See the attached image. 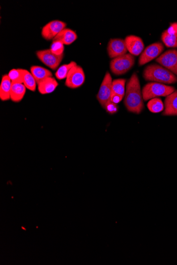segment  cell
Segmentation results:
<instances>
[{"instance_id": "ac0fdd59", "label": "cell", "mask_w": 177, "mask_h": 265, "mask_svg": "<svg viewBox=\"0 0 177 265\" xmlns=\"http://www.w3.org/2000/svg\"><path fill=\"white\" fill-rule=\"evenodd\" d=\"M30 73L34 77L37 84L49 77H52L51 72L46 68L39 66H32L30 67Z\"/></svg>"}, {"instance_id": "5bb4252c", "label": "cell", "mask_w": 177, "mask_h": 265, "mask_svg": "<svg viewBox=\"0 0 177 265\" xmlns=\"http://www.w3.org/2000/svg\"><path fill=\"white\" fill-rule=\"evenodd\" d=\"M58 83L53 77H49L37 84L39 92L41 95H48L54 92L58 87Z\"/></svg>"}, {"instance_id": "e0dca14e", "label": "cell", "mask_w": 177, "mask_h": 265, "mask_svg": "<svg viewBox=\"0 0 177 265\" xmlns=\"http://www.w3.org/2000/svg\"><path fill=\"white\" fill-rule=\"evenodd\" d=\"M26 89L23 83H12L10 99L16 103L20 102L26 94Z\"/></svg>"}, {"instance_id": "6da1fadb", "label": "cell", "mask_w": 177, "mask_h": 265, "mask_svg": "<svg viewBox=\"0 0 177 265\" xmlns=\"http://www.w3.org/2000/svg\"><path fill=\"white\" fill-rule=\"evenodd\" d=\"M125 96L124 105L126 109L129 112L140 114L144 109V104L140 83L137 73H133L131 77L126 85Z\"/></svg>"}, {"instance_id": "8fae6325", "label": "cell", "mask_w": 177, "mask_h": 265, "mask_svg": "<svg viewBox=\"0 0 177 265\" xmlns=\"http://www.w3.org/2000/svg\"><path fill=\"white\" fill-rule=\"evenodd\" d=\"M125 40L120 38L112 39L109 40L107 52L109 57L115 58L127 54Z\"/></svg>"}, {"instance_id": "83f0119b", "label": "cell", "mask_w": 177, "mask_h": 265, "mask_svg": "<svg viewBox=\"0 0 177 265\" xmlns=\"http://www.w3.org/2000/svg\"><path fill=\"white\" fill-rule=\"evenodd\" d=\"M123 97L117 95H114V94H112L111 101L116 104H119L120 102L122 100Z\"/></svg>"}, {"instance_id": "7c38bea8", "label": "cell", "mask_w": 177, "mask_h": 265, "mask_svg": "<svg viewBox=\"0 0 177 265\" xmlns=\"http://www.w3.org/2000/svg\"><path fill=\"white\" fill-rule=\"evenodd\" d=\"M125 41L130 54L134 56L142 54L145 49L144 42L140 37L137 36H128L125 38Z\"/></svg>"}, {"instance_id": "ba28073f", "label": "cell", "mask_w": 177, "mask_h": 265, "mask_svg": "<svg viewBox=\"0 0 177 265\" xmlns=\"http://www.w3.org/2000/svg\"><path fill=\"white\" fill-rule=\"evenodd\" d=\"M156 62L177 75V50H168L156 59Z\"/></svg>"}, {"instance_id": "9a60e30c", "label": "cell", "mask_w": 177, "mask_h": 265, "mask_svg": "<svg viewBox=\"0 0 177 265\" xmlns=\"http://www.w3.org/2000/svg\"><path fill=\"white\" fill-rule=\"evenodd\" d=\"M77 38V34L74 31L65 28L58 34L53 39V41H60L64 45H69L72 44Z\"/></svg>"}, {"instance_id": "cb8c5ba5", "label": "cell", "mask_w": 177, "mask_h": 265, "mask_svg": "<svg viewBox=\"0 0 177 265\" xmlns=\"http://www.w3.org/2000/svg\"><path fill=\"white\" fill-rule=\"evenodd\" d=\"M12 83H23L24 69H12L8 73Z\"/></svg>"}, {"instance_id": "44dd1931", "label": "cell", "mask_w": 177, "mask_h": 265, "mask_svg": "<svg viewBox=\"0 0 177 265\" xmlns=\"http://www.w3.org/2000/svg\"><path fill=\"white\" fill-rule=\"evenodd\" d=\"M125 79H116L112 83V93L124 98L125 95Z\"/></svg>"}, {"instance_id": "603a6c76", "label": "cell", "mask_w": 177, "mask_h": 265, "mask_svg": "<svg viewBox=\"0 0 177 265\" xmlns=\"http://www.w3.org/2000/svg\"><path fill=\"white\" fill-rule=\"evenodd\" d=\"M162 39L167 47L177 48V34L170 35L165 30L162 33Z\"/></svg>"}, {"instance_id": "d6986e66", "label": "cell", "mask_w": 177, "mask_h": 265, "mask_svg": "<svg viewBox=\"0 0 177 265\" xmlns=\"http://www.w3.org/2000/svg\"><path fill=\"white\" fill-rule=\"evenodd\" d=\"M24 86L29 90L35 92L37 88V82L34 77L30 72L24 69L23 83Z\"/></svg>"}, {"instance_id": "7402d4cb", "label": "cell", "mask_w": 177, "mask_h": 265, "mask_svg": "<svg viewBox=\"0 0 177 265\" xmlns=\"http://www.w3.org/2000/svg\"><path fill=\"white\" fill-rule=\"evenodd\" d=\"M149 110L153 113H159L164 109V105L161 99L156 98L151 99L147 105Z\"/></svg>"}, {"instance_id": "4fadbf2b", "label": "cell", "mask_w": 177, "mask_h": 265, "mask_svg": "<svg viewBox=\"0 0 177 265\" xmlns=\"http://www.w3.org/2000/svg\"><path fill=\"white\" fill-rule=\"evenodd\" d=\"M163 115L165 116H177V91L167 97Z\"/></svg>"}, {"instance_id": "4316f807", "label": "cell", "mask_w": 177, "mask_h": 265, "mask_svg": "<svg viewBox=\"0 0 177 265\" xmlns=\"http://www.w3.org/2000/svg\"><path fill=\"white\" fill-rule=\"evenodd\" d=\"M166 30L170 35H176V34H177V22L172 23L170 27Z\"/></svg>"}, {"instance_id": "3957f363", "label": "cell", "mask_w": 177, "mask_h": 265, "mask_svg": "<svg viewBox=\"0 0 177 265\" xmlns=\"http://www.w3.org/2000/svg\"><path fill=\"white\" fill-rule=\"evenodd\" d=\"M175 91V88L162 83H149L142 90L143 99L145 101L158 97H167Z\"/></svg>"}, {"instance_id": "484cf974", "label": "cell", "mask_w": 177, "mask_h": 265, "mask_svg": "<svg viewBox=\"0 0 177 265\" xmlns=\"http://www.w3.org/2000/svg\"><path fill=\"white\" fill-rule=\"evenodd\" d=\"M105 109L108 114L113 115L116 114L119 110V107L117 106V104L114 103L110 100L108 102Z\"/></svg>"}, {"instance_id": "7a4b0ae2", "label": "cell", "mask_w": 177, "mask_h": 265, "mask_svg": "<svg viewBox=\"0 0 177 265\" xmlns=\"http://www.w3.org/2000/svg\"><path fill=\"white\" fill-rule=\"evenodd\" d=\"M146 81L159 83L174 84L177 82V76L167 68L157 64L148 66L143 72Z\"/></svg>"}, {"instance_id": "30bf717a", "label": "cell", "mask_w": 177, "mask_h": 265, "mask_svg": "<svg viewBox=\"0 0 177 265\" xmlns=\"http://www.w3.org/2000/svg\"><path fill=\"white\" fill-rule=\"evenodd\" d=\"M66 23L60 20L47 23L41 29V36L47 40H53L59 33L65 29Z\"/></svg>"}, {"instance_id": "d4e9b609", "label": "cell", "mask_w": 177, "mask_h": 265, "mask_svg": "<svg viewBox=\"0 0 177 265\" xmlns=\"http://www.w3.org/2000/svg\"><path fill=\"white\" fill-rule=\"evenodd\" d=\"M49 49L56 55H64V45L61 41H53Z\"/></svg>"}, {"instance_id": "5b68a950", "label": "cell", "mask_w": 177, "mask_h": 265, "mask_svg": "<svg viewBox=\"0 0 177 265\" xmlns=\"http://www.w3.org/2000/svg\"><path fill=\"white\" fill-rule=\"evenodd\" d=\"M112 78L110 73L107 72L97 94V98L101 106L105 109L108 102L111 100L112 93Z\"/></svg>"}, {"instance_id": "52a82bcc", "label": "cell", "mask_w": 177, "mask_h": 265, "mask_svg": "<svg viewBox=\"0 0 177 265\" xmlns=\"http://www.w3.org/2000/svg\"><path fill=\"white\" fill-rule=\"evenodd\" d=\"M36 56L42 63L54 71L57 69L64 57V55L54 54L50 49L37 51Z\"/></svg>"}, {"instance_id": "2e32d148", "label": "cell", "mask_w": 177, "mask_h": 265, "mask_svg": "<svg viewBox=\"0 0 177 265\" xmlns=\"http://www.w3.org/2000/svg\"><path fill=\"white\" fill-rule=\"evenodd\" d=\"M12 82L7 74L3 75L0 85V99L3 101L10 99Z\"/></svg>"}, {"instance_id": "ffe728a7", "label": "cell", "mask_w": 177, "mask_h": 265, "mask_svg": "<svg viewBox=\"0 0 177 265\" xmlns=\"http://www.w3.org/2000/svg\"><path fill=\"white\" fill-rule=\"evenodd\" d=\"M75 62L72 61L67 64H64L59 67L55 73L56 78L59 80H62L66 79L71 68L77 65Z\"/></svg>"}, {"instance_id": "277c9868", "label": "cell", "mask_w": 177, "mask_h": 265, "mask_svg": "<svg viewBox=\"0 0 177 265\" xmlns=\"http://www.w3.org/2000/svg\"><path fill=\"white\" fill-rule=\"evenodd\" d=\"M136 58L131 54H126L112 60L110 68L116 75H121L127 73L134 66Z\"/></svg>"}, {"instance_id": "8992f818", "label": "cell", "mask_w": 177, "mask_h": 265, "mask_svg": "<svg viewBox=\"0 0 177 265\" xmlns=\"http://www.w3.org/2000/svg\"><path fill=\"white\" fill-rule=\"evenodd\" d=\"M85 74L83 68L77 65L74 66L67 75L65 85L70 89H77L82 86L85 82Z\"/></svg>"}, {"instance_id": "9c48e42d", "label": "cell", "mask_w": 177, "mask_h": 265, "mask_svg": "<svg viewBox=\"0 0 177 265\" xmlns=\"http://www.w3.org/2000/svg\"><path fill=\"white\" fill-rule=\"evenodd\" d=\"M164 45L161 42H156L148 46L141 54L139 59V65L142 66L157 58L163 52Z\"/></svg>"}]
</instances>
